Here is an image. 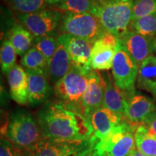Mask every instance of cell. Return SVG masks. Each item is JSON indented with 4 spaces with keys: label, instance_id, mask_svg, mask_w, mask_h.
Masks as SVG:
<instances>
[{
    "label": "cell",
    "instance_id": "1",
    "mask_svg": "<svg viewBox=\"0 0 156 156\" xmlns=\"http://www.w3.org/2000/svg\"><path fill=\"white\" fill-rule=\"evenodd\" d=\"M37 117L42 137L55 142L83 141L90 139L94 132L87 117L58 100L48 101L43 105Z\"/></svg>",
    "mask_w": 156,
    "mask_h": 156
},
{
    "label": "cell",
    "instance_id": "2",
    "mask_svg": "<svg viewBox=\"0 0 156 156\" xmlns=\"http://www.w3.org/2000/svg\"><path fill=\"white\" fill-rule=\"evenodd\" d=\"M6 136L15 147L26 150L34 149L42 139L38 121L23 108L15 109L8 115Z\"/></svg>",
    "mask_w": 156,
    "mask_h": 156
},
{
    "label": "cell",
    "instance_id": "3",
    "mask_svg": "<svg viewBox=\"0 0 156 156\" xmlns=\"http://www.w3.org/2000/svg\"><path fill=\"white\" fill-rule=\"evenodd\" d=\"M133 0H112L100 5L95 16L105 31L119 39L129 30Z\"/></svg>",
    "mask_w": 156,
    "mask_h": 156
},
{
    "label": "cell",
    "instance_id": "4",
    "mask_svg": "<svg viewBox=\"0 0 156 156\" xmlns=\"http://www.w3.org/2000/svg\"><path fill=\"white\" fill-rule=\"evenodd\" d=\"M88 85V75L71 66L68 73L54 86L57 100L82 114L81 101Z\"/></svg>",
    "mask_w": 156,
    "mask_h": 156
},
{
    "label": "cell",
    "instance_id": "5",
    "mask_svg": "<svg viewBox=\"0 0 156 156\" xmlns=\"http://www.w3.org/2000/svg\"><path fill=\"white\" fill-rule=\"evenodd\" d=\"M62 13L61 34H69L94 44L106 33L98 17L91 13Z\"/></svg>",
    "mask_w": 156,
    "mask_h": 156
},
{
    "label": "cell",
    "instance_id": "6",
    "mask_svg": "<svg viewBox=\"0 0 156 156\" xmlns=\"http://www.w3.org/2000/svg\"><path fill=\"white\" fill-rule=\"evenodd\" d=\"M139 124L129 122L126 117L102 141L93 140V146L108 156H129L135 148L134 132Z\"/></svg>",
    "mask_w": 156,
    "mask_h": 156
},
{
    "label": "cell",
    "instance_id": "7",
    "mask_svg": "<svg viewBox=\"0 0 156 156\" xmlns=\"http://www.w3.org/2000/svg\"><path fill=\"white\" fill-rule=\"evenodd\" d=\"M139 67L118 41L112 64V75L115 84L125 93L127 98L134 94Z\"/></svg>",
    "mask_w": 156,
    "mask_h": 156
},
{
    "label": "cell",
    "instance_id": "8",
    "mask_svg": "<svg viewBox=\"0 0 156 156\" xmlns=\"http://www.w3.org/2000/svg\"><path fill=\"white\" fill-rule=\"evenodd\" d=\"M63 13L58 9H45L30 14H16L17 20L35 37L54 36L59 31Z\"/></svg>",
    "mask_w": 156,
    "mask_h": 156
},
{
    "label": "cell",
    "instance_id": "9",
    "mask_svg": "<svg viewBox=\"0 0 156 156\" xmlns=\"http://www.w3.org/2000/svg\"><path fill=\"white\" fill-rule=\"evenodd\" d=\"M59 36L67 46L72 66L85 75H89L93 70L90 63L93 43L69 34Z\"/></svg>",
    "mask_w": 156,
    "mask_h": 156
},
{
    "label": "cell",
    "instance_id": "10",
    "mask_svg": "<svg viewBox=\"0 0 156 156\" xmlns=\"http://www.w3.org/2000/svg\"><path fill=\"white\" fill-rule=\"evenodd\" d=\"M106 82L98 70L93 69L88 75V85L81 101L82 114L87 119L102 108L104 101Z\"/></svg>",
    "mask_w": 156,
    "mask_h": 156
},
{
    "label": "cell",
    "instance_id": "11",
    "mask_svg": "<svg viewBox=\"0 0 156 156\" xmlns=\"http://www.w3.org/2000/svg\"><path fill=\"white\" fill-rule=\"evenodd\" d=\"M119 44L129 54L138 67L150 56L153 55L155 38H150L129 30L122 38Z\"/></svg>",
    "mask_w": 156,
    "mask_h": 156
},
{
    "label": "cell",
    "instance_id": "12",
    "mask_svg": "<svg viewBox=\"0 0 156 156\" xmlns=\"http://www.w3.org/2000/svg\"><path fill=\"white\" fill-rule=\"evenodd\" d=\"M28 75V105L30 107L43 106L49 101L54 89L49 83V77L44 74L25 69Z\"/></svg>",
    "mask_w": 156,
    "mask_h": 156
},
{
    "label": "cell",
    "instance_id": "13",
    "mask_svg": "<svg viewBox=\"0 0 156 156\" xmlns=\"http://www.w3.org/2000/svg\"><path fill=\"white\" fill-rule=\"evenodd\" d=\"M125 117L105 107L95 111L88 118L94 130L92 137L96 141L106 139Z\"/></svg>",
    "mask_w": 156,
    "mask_h": 156
},
{
    "label": "cell",
    "instance_id": "14",
    "mask_svg": "<svg viewBox=\"0 0 156 156\" xmlns=\"http://www.w3.org/2000/svg\"><path fill=\"white\" fill-rule=\"evenodd\" d=\"M7 76L12 99L20 106L28 105L29 82L26 70L16 64L7 73Z\"/></svg>",
    "mask_w": 156,
    "mask_h": 156
},
{
    "label": "cell",
    "instance_id": "15",
    "mask_svg": "<svg viewBox=\"0 0 156 156\" xmlns=\"http://www.w3.org/2000/svg\"><path fill=\"white\" fill-rule=\"evenodd\" d=\"M155 111L156 105L151 98L135 93L127 98L126 117L133 124H142Z\"/></svg>",
    "mask_w": 156,
    "mask_h": 156
},
{
    "label": "cell",
    "instance_id": "16",
    "mask_svg": "<svg viewBox=\"0 0 156 156\" xmlns=\"http://www.w3.org/2000/svg\"><path fill=\"white\" fill-rule=\"evenodd\" d=\"M101 75L106 82L103 107L110 109L116 114L126 116L127 110V97L126 94L116 86L110 73L107 72Z\"/></svg>",
    "mask_w": 156,
    "mask_h": 156
},
{
    "label": "cell",
    "instance_id": "17",
    "mask_svg": "<svg viewBox=\"0 0 156 156\" xmlns=\"http://www.w3.org/2000/svg\"><path fill=\"white\" fill-rule=\"evenodd\" d=\"M71 60L67 48L59 35L57 36V47L48 68V76L54 85L66 75L71 67Z\"/></svg>",
    "mask_w": 156,
    "mask_h": 156
},
{
    "label": "cell",
    "instance_id": "18",
    "mask_svg": "<svg viewBox=\"0 0 156 156\" xmlns=\"http://www.w3.org/2000/svg\"><path fill=\"white\" fill-rule=\"evenodd\" d=\"M116 48L98 39L93 45L90 63L93 69L106 71L112 67Z\"/></svg>",
    "mask_w": 156,
    "mask_h": 156
},
{
    "label": "cell",
    "instance_id": "19",
    "mask_svg": "<svg viewBox=\"0 0 156 156\" xmlns=\"http://www.w3.org/2000/svg\"><path fill=\"white\" fill-rule=\"evenodd\" d=\"M136 85L156 98V56L151 55L139 66Z\"/></svg>",
    "mask_w": 156,
    "mask_h": 156
},
{
    "label": "cell",
    "instance_id": "20",
    "mask_svg": "<svg viewBox=\"0 0 156 156\" xmlns=\"http://www.w3.org/2000/svg\"><path fill=\"white\" fill-rule=\"evenodd\" d=\"M8 39L14 46L17 55L23 56L34 47L35 36L24 25L16 23L9 30Z\"/></svg>",
    "mask_w": 156,
    "mask_h": 156
},
{
    "label": "cell",
    "instance_id": "21",
    "mask_svg": "<svg viewBox=\"0 0 156 156\" xmlns=\"http://www.w3.org/2000/svg\"><path fill=\"white\" fill-rule=\"evenodd\" d=\"M136 149L147 156H156V136L149 132L143 123L134 132Z\"/></svg>",
    "mask_w": 156,
    "mask_h": 156
},
{
    "label": "cell",
    "instance_id": "22",
    "mask_svg": "<svg viewBox=\"0 0 156 156\" xmlns=\"http://www.w3.org/2000/svg\"><path fill=\"white\" fill-rule=\"evenodd\" d=\"M21 64L25 69L38 72L48 76V64L47 60L35 47H32L21 58Z\"/></svg>",
    "mask_w": 156,
    "mask_h": 156
},
{
    "label": "cell",
    "instance_id": "23",
    "mask_svg": "<svg viewBox=\"0 0 156 156\" xmlns=\"http://www.w3.org/2000/svg\"><path fill=\"white\" fill-rule=\"evenodd\" d=\"M100 5L97 0H64L57 7L62 12H89L95 15Z\"/></svg>",
    "mask_w": 156,
    "mask_h": 156
},
{
    "label": "cell",
    "instance_id": "24",
    "mask_svg": "<svg viewBox=\"0 0 156 156\" xmlns=\"http://www.w3.org/2000/svg\"><path fill=\"white\" fill-rule=\"evenodd\" d=\"M68 142H58L43 138L33 151L36 156H63Z\"/></svg>",
    "mask_w": 156,
    "mask_h": 156
},
{
    "label": "cell",
    "instance_id": "25",
    "mask_svg": "<svg viewBox=\"0 0 156 156\" xmlns=\"http://www.w3.org/2000/svg\"><path fill=\"white\" fill-rule=\"evenodd\" d=\"M15 14H30L46 9L44 0H5Z\"/></svg>",
    "mask_w": 156,
    "mask_h": 156
},
{
    "label": "cell",
    "instance_id": "26",
    "mask_svg": "<svg viewBox=\"0 0 156 156\" xmlns=\"http://www.w3.org/2000/svg\"><path fill=\"white\" fill-rule=\"evenodd\" d=\"M129 30L150 38L156 37V12L131 22Z\"/></svg>",
    "mask_w": 156,
    "mask_h": 156
},
{
    "label": "cell",
    "instance_id": "27",
    "mask_svg": "<svg viewBox=\"0 0 156 156\" xmlns=\"http://www.w3.org/2000/svg\"><path fill=\"white\" fill-rule=\"evenodd\" d=\"M17 52L8 38L5 39L1 45L0 63L3 73L7 74L14 66L16 65Z\"/></svg>",
    "mask_w": 156,
    "mask_h": 156
},
{
    "label": "cell",
    "instance_id": "28",
    "mask_svg": "<svg viewBox=\"0 0 156 156\" xmlns=\"http://www.w3.org/2000/svg\"><path fill=\"white\" fill-rule=\"evenodd\" d=\"M34 47L43 54L49 64L57 47V37L54 36L35 37Z\"/></svg>",
    "mask_w": 156,
    "mask_h": 156
},
{
    "label": "cell",
    "instance_id": "29",
    "mask_svg": "<svg viewBox=\"0 0 156 156\" xmlns=\"http://www.w3.org/2000/svg\"><path fill=\"white\" fill-rule=\"evenodd\" d=\"M93 140L91 137L83 141L68 142L63 156H90L93 152Z\"/></svg>",
    "mask_w": 156,
    "mask_h": 156
},
{
    "label": "cell",
    "instance_id": "30",
    "mask_svg": "<svg viewBox=\"0 0 156 156\" xmlns=\"http://www.w3.org/2000/svg\"><path fill=\"white\" fill-rule=\"evenodd\" d=\"M156 12V0H136L132 8V21Z\"/></svg>",
    "mask_w": 156,
    "mask_h": 156
},
{
    "label": "cell",
    "instance_id": "31",
    "mask_svg": "<svg viewBox=\"0 0 156 156\" xmlns=\"http://www.w3.org/2000/svg\"><path fill=\"white\" fill-rule=\"evenodd\" d=\"M0 156H15V147L7 137L1 138Z\"/></svg>",
    "mask_w": 156,
    "mask_h": 156
},
{
    "label": "cell",
    "instance_id": "32",
    "mask_svg": "<svg viewBox=\"0 0 156 156\" xmlns=\"http://www.w3.org/2000/svg\"><path fill=\"white\" fill-rule=\"evenodd\" d=\"M151 134L156 136V111L147 117L143 122Z\"/></svg>",
    "mask_w": 156,
    "mask_h": 156
},
{
    "label": "cell",
    "instance_id": "33",
    "mask_svg": "<svg viewBox=\"0 0 156 156\" xmlns=\"http://www.w3.org/2000/svg\"><path fill=\"white\" fill-rule=\"evenodd\" d=\"M45 2L46 5L49 6H56L58 7V5H60L63 2L64 0H44Z\"/></svg>",
    "mask_w": 156,
    "mask_h": 156
},
{
    "label": "cell",
    "instance_id": "34",
    "mask_svg": "<svg viewBox=\"0 0 156 156\" xmlns=\"http://www.w3.org/2000/svg\"><path fill=\"white\" fill-rule=\"evenodd\" d=\"M20 156H36V155L33 150L20 149Z\"/></svg>",
    "mask_w": 156,
    "mask_h": 156
},
{
    "label": "cell",
    "instance_id": "35",
    "mask_svg": "<svg viewBox=\"0 0 156 156\" xmlns=\"http://www.w3.org/2000/svg\"><path fill=\"white\" fill-rule=\"evenodd\" d=\"M93 145H94V144H93ZM91 156H108V155H107L104 152L97 149V148H95L94 146H93L92 155H91Z\"/></svg>",
    "mask_w": 156,
    "mask_h": 156
},
{
    "label": "cell",
    "instance_id": "36",
    "mask_svg": "<svg viewBox=\"0 0 156 156\" xmlns=\"http://www.w3.org/2000/svg\"><path fill=\"white\" fill-rule=\"evenodd\" d=\"M129 156H147V155H146L144 153H142V152H140L139 151V150L134 148L133 151L130 153Z\"/></svg>",
    "mask_w": 156,
    "mask_h": 156
},
{
    "label": "cell",
    "instance_id": "37",
    "mask_svg": "<svg viewBox=\"0 0 156 156\" xmlns=\"http://www.w3.org/2000/svg\"><path fill=\"white\" fill-rule=\"evenodd\" d=\"M111 1H112V0H97L99 4H101V5L108 3L109 2H111Z\"/></svg>",
    "mask_w": 156,
    "mask_h": 156
},
{
    "label": "cell",
    "instance_id": "38",
    "mask_svg": "<svg viewBox=\"0 0 156 156\" xmlns=\"http://www.w3.org/2000/svg\"><path fill=\"white\" fill-rule=\"evenodd\" d=\"M15 156H20V149L15 147Z\"/></svg>",
    "mask_w": 156,
    "mask_h": 156
},
{
    "label": "cell",
    "instance_id": "39",
    "mask_svg": "<svg viewBox=\"0 0 156 156\" xmlns=\"http://www.w3.org/2000/svg\"><path fill=\"white\" fill-rule=\"evenodd\" d=\"M154 44H155V50H154V53L155 54V56H156V37L155 38V42H154Z\"/></svg>",
    "mask_w": 156,
    "mask_h": 156
},
{
    "label": "cell",
    "instance_id": "40",
    "mask_svg": "<svg viewBox=\"0 0 156 156\" xmlns=\"http://www.w3.org/2000/svg\"><path fill=\"white\" fill-rule=\"evenodd\" d=\"M91 155H92V154H91ZM90 156H91V155H90Z\"/></svg>",
    "mask_w": 156,
    "mask_h": 156
}]
</instances>
